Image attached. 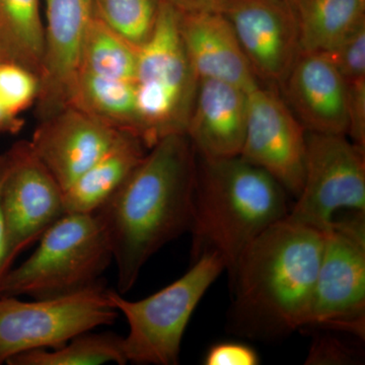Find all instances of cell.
Wrapping results in <instances>:
<instances>
[{
  "instance_id": "cell-1",
  "label": "cell",
  "mask_w": 365,
  "mask_h": 365,
  "mask_svg": "<svg viewBox=\"0 0 365 365\" xmlns=\"http://www.w3.org/2000/svg\"><path fill=\"white\" fill-rule=\"evenodd\" d=\"M196 163L186 134L163 137L96 211L111 245L119 294L130 292L153 255L190 232Z\"/></svg>"
},
{
  "instance_id": "cell-2",
  "label": "cell",
  "mask_w": 365,
  "mask_h": 365,
  "mask_svg": "<svg viewBox=\"0 0 365 365\" xmlns=\"http://www.w3.org/2000/svg\"><path fill=\"white\" fill-rule=\"evenodd\" d=\"M324 230L285 217L254 240L230 273L232 330L252 339L309 326Z\"/></svg>"
},
{
  "instance_id": "cell-3",
  "label": "cell",
  "mask_w": 365,
  "mask_h": 365,
  "mask_svg": "<svg viewBox=\"0 0 365 365\" xmlns=\"http://www.w3.org/2000/svg\"><path fill=\"white\" fill-rule=\"evenodd\" d=\"M196 163L191 258L215 252L232 272L242 252L292 206L287 190L271 175L239 157Z\"/></svg>"
},
{
  "instance_id": "cell-4",
  "label": "cell",
  "mask_w": 365,
  "mask_h": 365,
  "mask_svg": "<svg viewBox=\"0 0 365 365\" xmlns=\"http://www.w3.org/2000/svg\"><path fill=\"white\" fill-rule=\"evenodd\" d=\"M38 242L28 259L0 275V297L73 294L101 282L113 262L111 245L95 213H66Z\"/></svg>"
},
{
  "instance_id": "cell-5",
  "label": "cell",
  "mask_w": 365,
  "mask_h": 365,
  "mask_svg": "<svg viewBox=\"0 0 365 365\" xmlns=\"http://www.w3.org/2000/svg\"><path fill=\"white\" fill-rule=\"evenodd\" d=\"M181 14L160 4L155 30L138 50L135 91L138 137L150 150L163 137L186 134L198 78L187 56Z\"/></svg>"
},
{
  "instance_id": "cell-6",
  "label": "cell",
  "mask_w": 365,
  "mask_h": 365,
  "mask_svg": "<svg viewBox=\"0 0 365 365\" xmlns=\"http://www.w3.org/2000/svg\"><path fill=\"white\" fill-rule=\"evenodd\" d=\"M225 270V262L215 252L203 253L179 279L140 300L125 299L110 289L119 314L128 323L123 337L127 361L135 364H179L185 331L208 288Z\"/></svg>"
},
{
  "instance_id": "cell-7",
  "label": "cell",
  "mask_w": 365,
  "mask_h": 365,
  "mask_svg": "<svg viewBox=\"0 0 365 365\" xmlns=\"http://www.w3.org/2000/svg\"><path fill=\"white\" fill-rule=\"evenodd\" d=\"M104 283L73 294L25 302L0 297V364L21 353L54 349L72 338L115 323L119 312Z\"/></svg>"
},
{
  "instance_id": "cell-8",
  "label": "cell",
  "mask_w": 365,
  "mask_h": 365,
  "mask_svg": "<svg viewBox=\"0 0 365 365\" xmlns=\"http://www.w3.org/2000/svg\"><path fill=\"white\" fill-rule=\"evenodd\" d=\"M365 337V212L335 217L324 230L309 326Z\"/></svg>"
},
{
  "instance_id": "cell-9",
  "label": "cell",
  "mask_w": 365,
  "mask_h": 365,
  "mask_svg": "<svg viewBox=\"0 0 365 365\" xmlns=\"http://www.w3.org/2000/svg\"><path fill=\"white\" fill-rule=\"evenodd\" d=\"M304 185L287 216L325 230L340 211L365 212V148L346 135L307 131Z\"/></svg>"
},
{
  "instance_id": "cell-10",
  "label": "cell",
  "mask_w": 365,
  "mask_h": 365,
  "mask_svg": "<svg viewBox=\"0 0 365 365\" xmlns=\"http://www.w3.org/2000/svg\"><path fill=\"white\" fill-rule=\"evenodd\" d=\"M7 151L9 167L0 195L4 232L0 275L66 215L63 190L34 153L30 141H19Z\"/></svg>"
},
{
  "instance_id": "cell-11",
  "label": "cell",
  "mask_w": 365,
  "mask_h": 365,
  "mask_svg": "<svg viewBox=\"0 0 365 365\" xmlns=\"http://www.w3.org/2000/svg\"><path fill=\"white\" fill-rule=\"evenodd\" d=\"M307 130L287 103L260 85L248 93L241 157L271 175L297 198L304 185Z\"/></svg>"
},
{
  "instance_id": "cell-12",
  "label": "cell",
  "mask_w": 365,
  "mask_h": 365,
  "mask_svg": "<svg viewBox=\"0 0 365 365\" xmlns=\"http://www.w3.org/2000/svg\"><path fill=\"white\" fill-rule=\"evenodd\" d=\"M220 13L234 29L257 78L282 83L300 54L299 31L287 0H223Z\"/></svg>"
},
{
  "instance_id": "cell-13",
  "label": "cell",
  "mask_w": 365,
  "mask_h": 365,
  "mask_svg": "<svg viewBox=\"0 0 365 365\" xmlns=\"http://www.w3.org/2000/svg\"><path fill=\"white\" fill-rule=\"evenodd\" d=\"M44 56L39 76V120L68 106L81 68V49L93 19V0H43Z\"/></svg>"
},
{
  "instance_id": "cell-14",
  "label": "cell",
  "mask_w": 365,
  "mask_h": 365,
  "mask_svg": "<svg viewBox=\"0 0 365 365\" xmlns=\"http://www.w3.org/2000/svg\"><path fill=\"white\" fill-rule=\"evenodd\" d=\"M123 132L67 106L40 120L30 144L64 192L112 148Z\"/></svg>"
},
{
  "instance_id": "cell-15",
  "label": "cell",
  "mask_w": 365,
  "mask_h": 365,
  "mask_svg": "<svg viewBox=\"0 0 365 365\" xmlns=\"http://www.w3.org/2000/svg\"><path fill=\"white\" fill-rule=\"evenodd\" d=\"M282 83L289 109L307 131L347 135V83L325 53H300Z\"/></svg>"
},
{
  "instance_id": "cell-16",
  "label": "cell",
  "mask_w": 365,
  "mask_h": 365,
  "mask_svg": "<svg viewBox=\"0 0 365 365\" xmlns=\"http://www.w3.org/2000/svg\"><path fill=\"white\" fill-rule=\"evenodd\" d=\"M248 110V91L239 86L201 79L197 86L186 135L200 157L241 155Z\"/></svg>"
},
{
  "instance_id": "cell-17",
  "label": "cell",
  "mask_w": 365,
  "mask_h": 365,
  "mask_svg": "<svg viewBox=\"0 0 365 365\" xmlns=\"http://www.w3.org/2000/svg\"><path fill=\"white\" fill-rule=\"evenodd\" d=\"M180 29L198 81H223L248 93L259 86L234 29L222 13L181 14Z\"/></svg>"
},
{
  "instance_id": "cell-18",
  "label": "cell",
  "mask_w": 365,
  "mask_h": 365,
  "mask_svg": "<svg viewBox=\"0 0 365 365\" xmlns=\"http://www.w3.org/2000/svg\"><path fill=\"white\" fill-rule=\"evenodd\" d=\"M148 148L123 132L107 153L63 192L66 213H95L128 179Z\"/></svg>"
},
{
  "instance_id": "cell-19",
  "label": "cell",
  "mask_w": 365,
  "mask_h": 365,
  "mask_svg": "<svg viewBox=\"0 0 365 365\" xmlns=\"http://www.w3.org/2000/svg\"><path fill=\"white\" fill-rule=\"evenodd\" d=\"M299 31L300 53L328 52L365 23V0H287Z\"/></svg>"
},
{
  "instance_id": "cell-20",
  "label": "cell",
  "mask_w": 365,
  "mask_h": 365,
  "mask_svg": "<svg viewBox=\"0 0 365 365\" xmlns=\"http://www.w3.org/2000/svg\"><path fill=\"white\" fill-rule=\"evenodd\" d=\"M68 106L138 137L135 83L79 71ZM139 138V137H138Z\"/></svg>"
},
{
  "instance_id": "cell-21",
  "label": "cell",
  "mask_w": 365,
  "mask_h": 365,
  "mask_svg": "<svg viewBox=\"0 0 365 365\" xmlns=\"http://www.w3.org/2000/svg\"><path fill=\"white\" fill-rule=\"evenodd\" d=\"M0 37L14 61L39 78L45 46L41 0H0Z\"/></svg>"
},
{
  "instance_id": "cell-22",
  "label": "cell",
  "mask_w": 365,
  "mask_h": 365,
  "mask_svg": "<svg viewBox=\"0 0 365 365\" xmlns=\"http://www.w3.org/2000/svg\"><path fill=\"white\" fill-rule=\"evenodd\" d=\"M128 364L123 337L113 332L79 334L66 344L52 350L21 353L7 361L9 365H100Z\"/></svg>"
},
{
  "instance_id": "cell-23",
  "label": "cell",
  "mask_w": 365,
  "mask_h": 365,
  "mask_svg": "<svg viewBox=\"0 0 365 365\" xmlns=\"http://www.w3.org/2000/svg\"><path fill=\"white\" fill-rule=\"evenodd\" d=\"M137 58L138 49L93 16L83 41L79 71L134 83Z\"/></svg>"
},
{
  "instance_id": "cell-24",
  "label": "cell",
  "mask_w": 365,
  "mask_h": 365,
  "mask_svg": "<svg viewBox=\"0 0 365 365\" xmlns=\"http://www.w3.org/2000/svg\"><path fill=\"white\" fill-rule=\"evenodd\" d=\"M162 0H93V16L140 49L155 30Z\"/></svg>"
},
{
  "instance_id": "cell-25",
  "label": "cell",
  "mask_w": 365,
  "mask_h": 365,
  "mask_svg": "<svg viewBox=\"0 0 365 365\" xmlns=\"http://www.w3.org/2000/svg\"><path fill=\"white\" fill-rule=\"evenodd\" d=\"M39 78L16 62L0 63V102L16 116H20L37 101Z\"/></svg>"
},
{
  "instance_id": "cell-26",
  "label": "cell",
  "mask_w": 365,
  "mask_h": 365,
  "mask_svg": "<svg viewBox=\"0 0 365 365\" xmlns=\"http://www.w3.org/2000/svg\"><path fill=\"white\" fill-rule=\"evenodd\" d=\"M325 54L346 83L365 78V23Z\"/></svg>"
},
{
  "instance_id": "cell-27",
  "label": "cell",
  "mask_w": 365,
  "mask_h": 365,
  "mask_svg": "<svg viewBox=\"0 0 365 365\" xmlns=\"http://www.w3.org/2000/svg\"><path fill=\"white\" fill-rule=\"evenodd\" d=\"M360 360L361 354L356 348L328 332L314 338L306 359V364H355Z\"/></svg>"
},
{
  "instance_id": "cell-28",
  "label": "cell",
  "mask_w": 365,
  "mask_h": 365,
  "mask_svg": "<svg viewBox=\"0 0 365 365\" xmlns=\"http://www.w3.org/2000/svg\"><path fill=\"white\" fill-rule=\"evenodd\" d=\"M348 133L351 140L365 148V78L347 83Z\"/></svg>"
},
{
  "instance_id": "cell-29",
  "label": "cell",
  "mask_w": 365,
  "mask_h": 365,
  "mask_svg": "<svg viewBox=\"0 0 365 365\" xmlns=\"http://www.w3.org/2000/svg\"><path fill=\"white\" fill-rule=\"evenodd\" d=\"M260 357L253 348L242 343L222 342L209 348L204 359L206 365H257Z\"/></svg>"
},
{
  "instance_id": "cell-30",
  "label": "cell",
  "mask_w": 365,
  "mask_h": 365,
  "mask_svg": "<svg viewBox=\"0 0 365 365\" xmlns=\"http://www.w3.org/2000/svg\"><path fill=\"white\" fill-rule=\"evenodd\" d=\"M174 7L181 14L220 13L223 0H163Z\"/></svg>"
},
{
  "instance_id": "cell-31",
  "label": "cell",
  "mask_w": 365,
  "mask_h": 365,
  "mask_svg": "<svg viewBox=\"0 0 365 365\" xmlns=\"http://www.w3.org/2000/svg\"><path fill=\"white\" fill-rule=\"evenodd\" d=\"M24 126V120L20 116L11 114L0 102V133L16 134Z\"/></svg>"
},
{
  "instance_id": "cell-32",
  "label": "cell",
  "mask_w": 365,
  "mask_h": 365,
  "mask_svg": "<svg viewBox=\"0 0 365 365\" xmlns=\"http://www.w3.org/2000/svg\"><path fill=\"white\" fill-rule=\"evenodd\" d=\"M9 167V151L0 155V195H1L2 185L7 174ZM4 222H2L1 208H0V264H1L2 256H4Z\"/></svg>"
},
{
  "instance_id": "cell-33",
  "label": "cell",
  "mask_w": 365,
  "mask_h": 365,
  "mask_svg": "<svg viewBox=\"0 0 365 365\" xmlns=\"http://www.w3.org/2000/svg\"><path fill=\"white\" fill-rule=\"evenodd\" d=\"M9 61L14 62L6 45H4V41H2L1 37H0V63Z\"/></svg>"
}]
</instances>
